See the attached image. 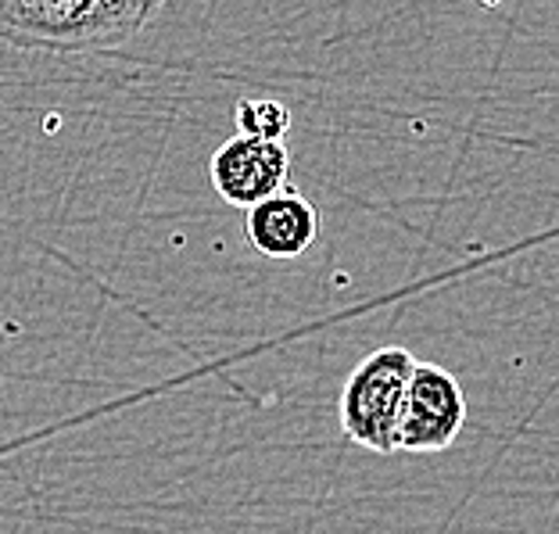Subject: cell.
Instances as JSON below:
<instances>
[{"label":"cell","mask_w":559,"mask_h":534,"mask_svg":"<svg viewBox=\"0 0 559 534\" xmlns=\"http://www.w3.org/2000/svg\"><path fill=\"white\" fill-rule=\"evenodd\" d=\"M165 4L169 0H0V40L58 55L116 50Z\"/></svg>","instance_id":"1"},{"label":"cell","mask_w":559,"mask_h":534,"mask_svg":"<svg viewBox=\"0 0 559 534\" xmlns=\"http://www.w3.org/2000/svg\"><path fill=\"white\" fill-rule=\"evenodd\" d=\"M409 348L388 345L355 366L341 391V430L366 452H399V419L416 370Z\"/></svg>","instance_id":"2"},{"label":"cell","mask_w":559,"mask_h":534,"mask_svg":"<svg viewBox=\"0 0 559 534\" xmlns=\"http://www.w3.org/2000/svg\"><path fill=\"white\" fill-rule=\"evenodd\" d=\"M466 395L444 366L416 363L399 419V452H441L463 435Z\"/></svg>","instance_id":"3"},{"label":"cell","mask_w":559,"mask_h":534,"mask_svg":"<svg viewBox=\"0 0 559 534\" xmlns=\"http://www.w3.org/2000/svg\"><path fill=\"white\" fill-rule=\"evenodd\" d=\"M212 187L226 205L251 209L290 180V155L284 140H259V137H234L215 151L209 162Z\"/></svg>","instance_id":"4"},{"label":"cell","mask_w":559,"mask_h":534,"mask_svg":"<svg viewBox=\"0 0 559 534\" xmlns=\"http://www.w3.org/2000/svg\"><path fill=\"white\" fill-rule=\"evenodd\" d=\"M245 237L262 259H301L320 240V209L287 183L284 190L248 209Z\"/></svg>","instance_id":"5"},{"label":"cell","mask_w":559,"mask_h":534,"mask_svg":"<svg viewBox=\"0 0 559 534\" xmlns=\"http://www.w3.org/2000/svg\"><path fill=\"white\" fill-rule=\"evenodd\" d=\"M237 133L240 137H259V140H284L290 133V108L276 97H240L234 111Z\"/></svg>","instance_id":"6"}]
</instances>
